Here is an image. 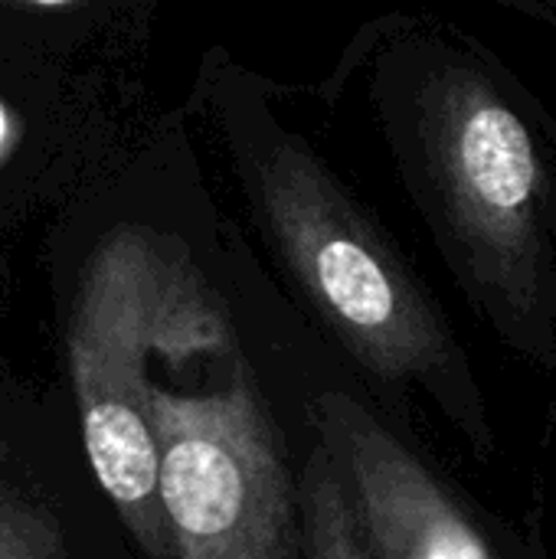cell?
Wrapping results in <instances>:
<instances>
[{"mask_svg":"<svg viewBox=\"0 0 556 559\" xmlns=\"http://www.w3.org/2000/svg\"><path fill=\"white\" fill-rule=\"evenodd\" d=\"M0 559H66L56 514L7 481H0Z\"/></svg>","mask_w":556,"mask_h":559,"instance_id":"7","label":"cell"},{"mask_svg":"<svg viewBox=\"0 0 556 559\" xmlns=\"http://www.w3.org/2000/svg\"><path fill=\"white\" fill-rule=\"evenodd\" d=\"M301 514L308 559H374L354 491L328 442H321L305 465Z\"/></svg>","mask_w":556,"mask_h":559,"instance_id":"6","label":"cell"},{"mask_svg":"<svg viewBox=\"0 0 556 559\" xmlns=\"http://www.w3.org/2000/svg\"><path fill=\"white\" fill-rule=\"evenodd\" d=\"M419 144L439 223L492 308L541 331L556 298V164L514 85L446 62L423 95Z\"/></svg>","mask_w":556,"mask_h":559,"instance_id":"1","label":"cell"},{"mask_svg":"<svg viewBox=\"0 0 556 559\" xmlns=\"http://www.w3.org/2000/svg\"><path fill=\"white\" fill-rule=\"evenodd\" d=\"M521 3H531L541 13H556V0H521Z\"/></svg>","mask_w":556,"mask_h":559,"instance_id":"8","label":"cell"},{"mask_svg":"<svg viewBox=\"0 0 556 559\" xmlns=\"http://www.w3.org/2000/svg\"><path fill=\"white\" fill-rule=\"evenodd\" d=\"M36 3H66V0H36Z\"/></svg>","mask_w":556,"mask_h":559,"instance_id":"10","label":"cell"},{"mask_svg":"<svg viewBox=\"0 0 556 559\" xmlns=\"http://www.w3.org/2000/svg\"><path fill=\"white\" fill-rule=\"evenodd\" d=\"M3 141H7V115L0 108V147H3Z\"/></svg>","mask_w":556,"mask_h":559,"instance_id":"9","label":"cell"},{"mask_svg":"<svg viewBox=\"0 0 556 559\" xmlns=\"http://www.w3.org/2000/svg\"><path fill=\"white\" fill-rule=\"evenodd\" d=\"M174 559H298L295 495L252 377L223 393L147 390Z\"/></svg>","mask_w":556,"mask_h":559,"instance_id":"2","label":"cell"},{"mask_svg":"<svg viewBox=\"0 0 556 559\" xmlns=\"http://www.w3.org/2000/svg\"><path fill=\"white\" fill-rule=\"evenodd\" d=\"M164 341L161 314L131 285L95 292L72 334V380L88 462L125 527L151 559H174L157 501V442L147 413V344Z\"/></svg>","mask_w":556,"mask_h":559,"instance_id":"3","label":"cell"},{"mask_svg":"<svg viewBox=\"0 0 556 559\" xmlns=\"http://www.w3.org/2000/svg\"><path fill=\"white\" fill-rule=\"evenodd\" d=\"M301 265L321 308L380 373L403 377L446 360L449 344L429 305L357 229L308 226Z\"/></svg>","mask_w":556,"mask_h":559,"instance_id":"5","label":"cell"},{"mask_svg":"<svg viewBox=\"0 0 556 559\" xmlns=\"http://www.w3.org/2000/svg\"><path fill=\"white\" fill-rule=\"evenodd\" d=\"M321 442L347 475L374 559H495L423 462L360 403L324 396Z\"/></svg>","mask_w":556,"mask_h":559,"instance_id":"4","label":"cell"}]
</instances>
